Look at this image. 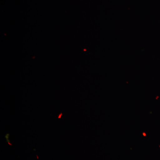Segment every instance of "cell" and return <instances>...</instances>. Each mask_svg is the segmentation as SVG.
Instances as JSON below:
<instances>
[{
    "instance_id": "6da1fadb",
    "label": "cell",
    "mask_w": 160,
    "mask_h": 160,
    "mask_svg": "<svg viewBox=\"0 0 160 160\" xmlns=\"http://www.w3.org/2000/svg\"><path fill=\"white\" fill-rule=\"evenodd\" d=\"M62 113H61V114H60V115L58 117V118H61V116H62Z\"/></svg>"
}]
</instances>
